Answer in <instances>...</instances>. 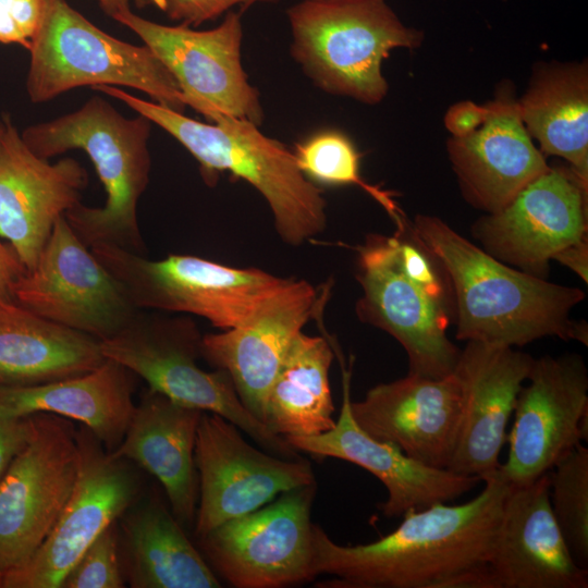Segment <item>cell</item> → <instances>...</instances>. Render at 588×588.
<instances>
[{"instance_id":"8fae6325","label":"cell","mask_w":588,"mask_h":588,"mask_svg":"<svg viewBox=\"0 0 588 588\" xmlns=\"http://www.w3.org/2000/svg\"><path fill=\"white\" fill-rule=\"evenodd\" d=\"M12 298L49 321L99 341L119 333L140 310L64 216L35 266L16 280Z\"/></svg>"},{"instance_id":"b9f144b4","label":"cell","mask_w":588,"mask_h":588,"mask_svg":"<svg viewBox=\"0 0 588 588\" xmlns=\"http://www.w3.org/2000/svg\"><path fill=\"white\" fill-rule=\"evenodd\" d=\"M5 128H7V118L0 120V148H1L3 137L5 134Z\"/></svg>"},{"instance_id":"d6a6232c","label":"cell","mask_w":588,"mask_h":588,"mask_svg":"<svg viewBox=\"0 0 588 588\" xmlns=\"http://www.w3.org/2000/svg\"><path fill=\"white\" fill-rule=\"evenodd\" d=\"M118 522L107 527L68 572L61 588H122Z\"/></svg>"},{"instance_id":"4fadbf2b","label":"cell","mask_w":588,"mask_h":588,"mask_svg":"<svg viewBox=\"0 0 588 588\" xmlns=\"http://www.w3.org/2000/svg\"><path fill=\"white\" fill-rule=\"evenodd\" d=\"M77 479L52 530L20 566L4 572L3 588H61L93 541L138 499L131 462L109 452L86 426L76 431Z\"/></svg>"},{"instance_id":"5b68a950","label":"cell","mask_w":588,"mask_h":588,"mask_svg":"<svg viewBox=\"0 0 588 588\" xmlns=\"http://www.w3.org/2000/svg\"><path fill=\"white\" fill-rule=\"evenodd\" d=\"M356 253L359 320L403 346L408 373L433 379L451 375L461 353L446 334L454 318L451 284L411 224L393 236L368 234Z\"/></svg>"},{"instance_id":"3957f363","label":"cell","mask_w":588,"mask_h":588,"mask_svg":"<svg viewBox=\"0 0 588 588\" xmlns=\"http://www.w3.org/2000/svg\"><path fill=\"white\" fill-rule=\"evenodd\" d=\"M93 89L122 101L176 139L197 160L206 182L226 171L250 184L267 201L285 244L299 246L324 231L321 189L299 170L293 151L262 134L259 125L232 117L204 123L117 86Z\"/></svg>"},{"instance_id":"7a4b0ae2","label":"cell","mask_w":588,"mask_h":588,"mask_svg":"<svg viewBox=\"0 0 588 588\" xmlns=\"http://www.w3.org/2000/svg\"><path fill=\"white\" fill-rule=\"evenodd\" d=\"M411 226L450 281L457 340L515 347L555 336L588 344L587 323L571 317L583 290L512 268L438 217L416 215Z\"/></svg>"},{"instance_id":"f546056e","label":"cell","mask_w":588,"mask_h":588,"mask_svg":"<svg viewBox=\"0 0 588 588\" xmlns=\"http://www.w3.org/2000/svg\"><path fill=\"white\" fill-rule=\"evenodd\" d=\"M334 357L323 336L301 331L293 340L266 399L264 424L285 438L332 429L329 371Z\"/></svg>"},{"instance_id":"f1b7e54d","label":"cell","mask_w":588,"mask_h":588,"mask_svg":"<svg viewBox=\"0 0 588 588\" xmlns=\"http://www.w3.org/2000/svg\"><path fill=\"white\" fill-rule=\"evenodd\" d=\"M518 101L523 124L543 155L558 156L588 187V68L541 66Z\"/></svg>"},{"instance_id":"ab89813d","label":"cell","mask_w":588,"mask_h":588,"mask_svg":"<svg viewBox=\"0 0 588 588\" xmlns=\"http://www.w3.org/2000/svg\"><path fill=\"white\" fill-rule=\"evenodd\" d=\"M0 42L17 44L28 49L30 40L26 37L10 13L0 4Z\"/></svg>"},{"instance_id":"603a6c76","label":"cell","mask_w":588,"mask_h":588,"mask_svg":"<svg viewBox=\"0 0 588 588\" xmlns=\"http://www.w3.org/2000/svg\"><path fill=\"white\" fill-rule=\"evenodd\" d=\"M487 105L483 123L466 136H451L446 148L464 198L494 213L551 167L526 131L511 88Z\"/></svg>"},{"instance_id":"9a60e30c","label":"cell","mask_w":588,"mask_h":588,"mask_svg":"<svg viewBox=\"0 0 588 588\" xmlns=\"http://www.w3.org/2000/svg\"><path fill=\"white\" fill-rule=\"evenodd\" d=\"M194 458L199 495L197 537L266 505L282 492L316 481L307 460L262 452L234 424L208 412L199 420Z\"/></svg>"},{"instance_id":"836d02e7","label":"cell","mask_w":588,"mask_h":588,"mask_svg":"<svg viewBox=\"0 0 588 588\" xmlns=\"http://www.w3.org/2000/svg\"><path fill=\"white\" fill-rule=\"evenodd\" d=\"M279 0H155L172 21L187 26H199L226 14L233 7H249L255 3H271Z\"/></svg>"},{"instance_id":"8992f818","label":"cell","mask_w":588,"mask_h":588,"mask_svg":"<svg viewBox=\"0 0 588 588\" xmlns=\"http://www.w3.org/2000/svg\"><path fill=\"white\" fill-rule=\"evenodd\" d=\"M286 15L292 57L311 82L367 105L388 94L382 63L390 52L418 48L424 39L385 0H303Z\"/></svg>"},{"instance_id":"484cf974","label":"cell","mask_w":588,"mask_h":588,"mask_svg":"<svg viewBox=\"0 0 588 588\" xmlns=\"http://www.w3.org/2000/svg\"><path fill=\"white\" fill-rule=\"evenodd\" d=\"M124 579L133 588H219L213 569L162 498H138L119 518Z\"/></svg>"},{"instance_id":"7402d4cb","label":"cell","mask_w":588,"mask_h":588,"mask_svg":"<svg viewBox=\"0 0 588 588\" xmlns=\"http://www.w3.org/2000/svg\"><path fill=\"white\" fill-rule=\"evenodd\" d=\"M488 568L495 588H587L554 517L550 476L511 486Z\"/></svg>"},{"instance_id":"83f0119b","label":"cell","mask_w":588,"mask_h":588,"mask_svg":"<svg viewBox=\"0 0 588 588\" xmlns=\"http://www.w3.org/2000/svg\"><path fill=\"white\" fill-rule=\"evenodd\" d=\"M105 362L99 340L0 299V388L69 379Z\"/></svg>"},{"instance_id":"7bdbcfd3","label":"cell","mask_w":588,"mask_h":588,"mask_svg":"<svg viewBox=\"0 0 588 588\" xmlns=\"http://www.w3.org/2000/svg\"><path fill=\"white\" fill-rule=\"evenodd\" d=\"M138 9H143L147 5L154 4L155 0H133Z\"/></svg>"},{"instance_id":"d6986e66","label":"cell","mask_w":588,"mask_h":588,"mask_svg":"<svg viewBox=\"0 0 588 588\" xmlns=\"http://www.w3.org/2000/svg\"><path fill=\"white\" fill-rule=\"evenodd\" d=\"M86 169L74 158L54 163L36 156L7 118L0 148V237L32 269L58 219L81 203Z\"/></svg>"},{"instance_id":"52a82bcc","label":"cell","mask_w":588,"mask_h":588,"mask_svg":"<svg viewBox=\"0 0 588 588\" xmlns=\"http://www.w3.org/2000/svg\"><path fill=\"white\" fill-rule=\"evenodd\" d=\"M89 248L138 309L191 314L221 330L254 321L298 281L192 255L152 260L114 245Z\"/></svg>"},{"instance_id":"277c9868","label":"cell","mask_w":588,"mask_h":588,"mask_svg":"<svg viewBox=\"0 0 588 588\" xmlns=\"http://www.w3.org/2000/svg\"><path fill=\"white\" fill-rule=\"evenodd\" d=\"M151 126L147 118H126L109 101L93 96L77 110L22 132L26 146L42 159L81 149L91 160L106 201L101 207L78 203L64 215L87 247L108 244L146 253L137 206L149 183Z\"/></svg>"},{"instance_id":"cb8c5ba5","label":"cell","mask_w":588,"mask_h":588,"mask_svg":"<svg viewBox=\"0 0 588 588\" xmlns=\"http://www.w3.org/2000/svg\"><path fill=\"white\" fill-rule=\"evenodd\" d=\"M323 303L310 283L298 280L254 321L203 334L201 358L230 375L240 400L261 422L268 392L293 340Z\"/></svg>"},{"instance_id":"1f68e13d","label":"cell","mask_w":588,"mask_h":588,"mask_svg":"<svg viewBox=\"0 0 588 588\" xmlns=\"http://www.w3.org/2000/svg\"><path fill=\"white\" fill-rule=\"evenodd\" d=\"M551 470L550 500L554 517L574 561L588 569V449L578 444Z\"/></svg>"},{"instance_id":"9c48e42d","label":"cell","mask_w":588,"mask_h":588,"mask_svg":"<svg viewBox=\"0 0 588 588\" xmlns=\"http://www.w3.org/2000/svg\"><path fill=\"white\" fill-rule=\"evenodd\" d=\"M201 340L189 317L139 310L123 330L100 341V348L106 359L143 378L149 389L182 405L224 417L271 454L302 458L286 439L244 406L226 371L200 368Z\"/></svg>"},{"instance_id":"ee69618b","label":"cell","mask_w":588,"mask_h":588,"mask_svg":"<svg viewBox=\"0 0 588 588\" xmlns=\"http://www.w3.org/2000/svg\"><path fill=\"white\" fill-rule=\"evenodd\" d=\"M4 584V571L0 568V588H3Z\"/></svg>"},{"instance_id":"d590c367","label":"cell","mask_w":588,"mask_h":588,"mask_svg":"<svg viewBox=\"0 0 588 588\" xmlns=\"http://www.w3.org/2000/svg\"><path fill=\"white\" fill-rule=\"evenodd\" d=\"M488 114V105L470 100L454 103L444 114V126L452 137H463L478 128Z\"/></svg>"},{"instance_id":"6da1fadb","label":"cell","mask_w":588,"mask_h":588,"mask_svg":"<svg viewBox=\"0 0 588 588\" xmlns=\"http://www.w3.org/2000/svg\"><path fill=\"white\" fill-rule=\"evenodd\" d=\"M458 505L409 510L392 532L357 546L335 543L313 525V569L328 588H495L488 568L510 489L499 468Z\"/></svg>"},{"instance_id":"2e32d148","label":"cell","mask_w":588,"mask_h":588,"mask_svg":"<svg viewBox=\"0 0 588 588\" xmlns=\"http://www.w3.org/2000/svg\"><path fill=\"white\" fill-rule=\"evenodd\" d=\"M514 408L509 455L499 465L511 486L529 483L588 438V371L576 353L535 358Z\"/></svg>"},{"instance_id":"74e56055","label":"cell","mask_w":588,"mask_h":588,"mask_svg":"<svg viewBox=\"0 0 588 588\" xmlns=\"http://www.w3.org/2000/svg\"><path fill=\"white\" fill-rule=\"evenodd\" d=\"M25 271L16 253L0 237V299L13 301L12 291L16 280Z\"/></svg>"},{"instance_id":"e575fe53","label":"cell","mask_w":588,"mask_h":588,"mask_svg":"<svg viewBox=\"0 0 588 588\" xmlns=\"http://www.w3.org/2000/svg\"><path fill=\"white\" fill-rule=\"evenodd\" d=\"M34 416H0V479L32 437Z\"/></svg>"},{"instance_id":"ba28073f","label":"cell","mask_w":588,"mask_h":588,"mask_svg":"<svg viewBox=\"0 0 588 588\" xmlns=\"http://www.w3.org/2000/svg\"><path fill=\"white\" fill-rule=\"evenodd\" d=\"M27 50L26 91L34 103L82 86L109 85L143 91L181 113L186 108L173 76L147 46L105 33L66 0H42Z\"/></svg>"},{"instance_id":"ffe728a7","label":"cell","mask_w":588,"mask_h":588,"mask_svg":"<svg viewBox=\"0 0 588 588\" xmlns=\"http://www.w3.org/2000/svg\"><path fill=\"white\" fill-rule=\"evenodd\" d=\"M351 411L372 438L425 465L448 469L462 413V390L454 372L439 379L407 373L377 384L363 400L351 402Z\"/></svg>"},{"instance_id":"44dd1931","label":"cell","mask_w":588,"mask_h":588,"mask_svg":"<svg viewBox=\"0 0 588 588\" xmlns=\"http://www.w3.org/2000/svg\"><path fill=\"white\" fill-rule=\"evenodd\" d=\"M351 402V370L343 367L342 405L334 427L314 436L285 439L298 452L343 460L372 474L388 491L387 500L378 505L384 516L399 517L409 510L453 501L481 481L476 476L425 465L397 446L372 438L355 421Z\"/></svg>"},{"instance_id":"5bb4252c","label":"cell","mask_w":588,"mask_h":588,"mask_svg":"<svg viewBox=\"0 0 588 588\" xmlns=\"http://www.w3.org/2000/svg\"><path fill=\"white\" fill-rule=\"evenodd\" d=\"M24 449L0 479V568L27 561L48 537L75 486L79 453L72 420L34 414Z\"/></svg>"},{"instance_id":"8d00e7d4","label":"cell","mask_w":588,"mask_h":588,"mask_svg":"<svg viewBox=\"0 0 588 588\" xmlns=\"http://www.w3.org/2000/svg\"><path fill=\"white\" fill-rule=\"evenodd\" d=\"M0 4L30 40L41 16L42 0H0Z\"/></svg>"},{"instance_id":"30bf717a","label":"cell","mask_w":588,"mask_h":588,"mask_svg":"<svg viewBox=\"0 0 588 588\" xmlns=\"http://www.w3.org/2000/svg\"><path fill=\"white\" fill-rule=\"evenodd\" d=\"M113 20L136 34L173 76L186 107L213 122L221 117L262 122L258 90L248 82L242 64L241 14L229 11L207 30L163 25L130 10Z\"/></svg>"},{"instance_id":"d4e9b609","label":"cell","mask_w":588,"mask_h":588,"mask_svg":"<svg viewBox=\"0 0 588 588\" xmlns=\"http://www.w3.org/2000/svg\"><path fill=\"white\" fill-rule=\"evenodd\" d=\"M203 413L148 388L135 405L121 443L111 452L158 479L182 526L195 523L198 474L194 451Z\"/></svg>"},{"instance_id":"60d3db41","label":"cell","mask_w":588,"mask_h":588,"mask_svg":"<svg viewBox=\"0 0 588 588\" xmlns=\"http://www.w3.org/2000/svg\"><path fill=\"white\" fill-rule=\"evenodd\" d=\"M101 10L112 19L126 10H130L131 0H96Z\"/></svg>"},{"instance_id":"4dcf8cb0","label":"cell","mask_w":588,"mask_h":588,"mask_svg":"<svg viewBox=\"0 0 588 588\" xmlns=\"http://www.w3.org/2000/svg\"><path fill=\"white\" fill-rule=\"evenodd\" d=\"M296 163L311 182L323 185H357L373 197L389 213L396 232L408 221L390 192L368 184L359 172V154L353 142L336 130H322L296 144Z\"/></svg>"},{"instance_id":"ac0fdd59","label":"cell","mask_w":588,"mask_h":588,"mask_svg":"<svg viewBox=\"0 0 588 588\" xmlns=\"http://www.w3.org/2000/svg\"><path fill=\"white\" fill-rule=\"evenodd\" d=\"M534 360L512 346L467 341L453 371L462 413L449 470L482 481L498 469L507 424Z\"/></svg>"},{"instance_id":"4316f807","label":"cell","mask_w":588,"mask_h":588,"mask_svg":"<svg viewBox=\"0 0 588 588\" xmlns=\"http://www.w3.org/2000/svg\"><path fill=\"white\" fill-rule=\"evenodd\" d=\"M133 373L106 359L95 370L58 381L0 388V416L53 414L79 421L109 451L121 443L135 409Z\"/></svg>"},{"instance_id":"f35d334b","label":"cell","mask_w":588,"mask_h":588,"mask_svg":"<svg viewBox=\"0 0 588 588\" xmlns=\"http://www.w3.org/2000/svg\"><path fill=\"white\" fill-rule=\"evenodd\" d=\"M553 260L559 261L569 268L580 277L585 283L588 282V241L581 240L559 252Z\"/></svg>"},{"instance_id":"e0dca14e","label":"cell","mask_w":588,"mask_h":588,"mask_svg":"<svg viewBox=\"0 0 588 588\" xmlns=\"http://www.w3.org/2000/svg\"><path fill=\"white\" fill-rule=\"evenodd\" d=\"M588 187L567 168H550L504 208L478 219L471 234L498 260L547 279L550 261L587 238Z\"/></svg>"},{"instance_id":"7c38bea8","label":"cell","mask_w":588,"mask_h":588,"mask_svg":"<svg viewBox=\"0 0 588 588\" xmlns=\"http://www.w3.org/2000/svg\"><path fill=\"white\" fill-rule=\"evenodd\" d=\"M316 489L315 481L282 492L198 537L209 563L237 588H280L314 579L310 514Z\"/></svg>"}]
</instances>
